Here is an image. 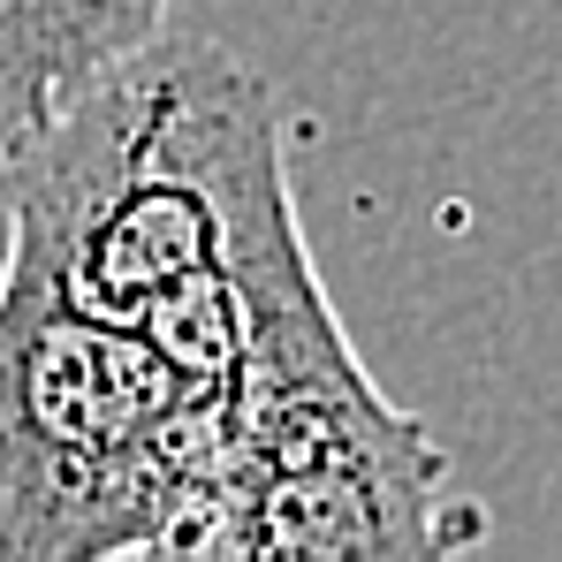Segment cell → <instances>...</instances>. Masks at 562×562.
Here are the masks:
<instances>
[{"mask_svg":"<svg viewBox=\"0 0 562 562\" xmlns=\"http://www.w3.org/2000/svg\"><path fill=\"white\" fill-rule=\"evenodd\" d=\"M0 205L15 259L77 312L137 327L289 205L281 99L221 38L168 23L8 145Z\"/></svg>","mask_w":562,"mask_h":562,"instance_id":"obj_1","label":"cell"},{"mask_svg":"<svg viewBox=\"0 0 562 562\" xmlns=\"http://www.w3.org/2000/svg\"><path fill=\"white\" fill-rule=\"evenodd\" d=\"M176 0H0V160L85 77L168 31Z\"/></svg>","mask_w":562,"mask_h":562,"instance_id":"obj_4","label":"cell"},{"mask_svg":"<svg viewBox=\"0 0 562 562\" xmlns=\"http://www.w3.org/2000/svg\"><path fill=\"white\" fill-rule=\"evenodd\" d=\"M251 335L221 387V449L205 479L198 555L221 562H395L486 540L449 502L441 441L358 366L304 228L244 259Z\"/></svg>","mask_w":562,"mask_h":562,"instance_id":"obj_2","label":"cell"},{"mask_svg":"<svg viewBox=\"0 0 562 562\" xmlns=\"http://www.w3.org/2000/svg\"><path fill=\"white\" fill-rule=\"evenodd\" d=\"M221 395L137 327L0 267V562L198 555Z\"/></svg>","mask_w":562,"mask_h":562,"instance_id":"obj_3","label":"cell"}]
</instances>
